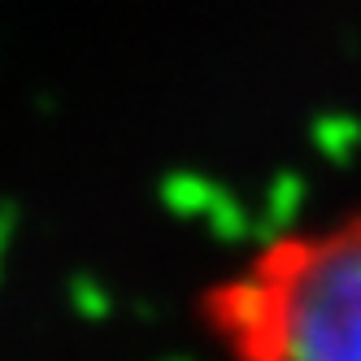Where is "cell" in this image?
<instances>
[{
  "instance_id": "1",
  "label": "cell",
  "mask_w": 361,
  "mask_h": 361,
  "mask_svg": "<svg viewBox=\"0 0 361 361\" xmlns=\"http://www.w3.org/2000/svg\"><path fill=\"white\" fill-rule=\"evenodd\" d=\"M200 314L231 361H361V209L274 235Z\"/></svg>"
}]
</instances>
